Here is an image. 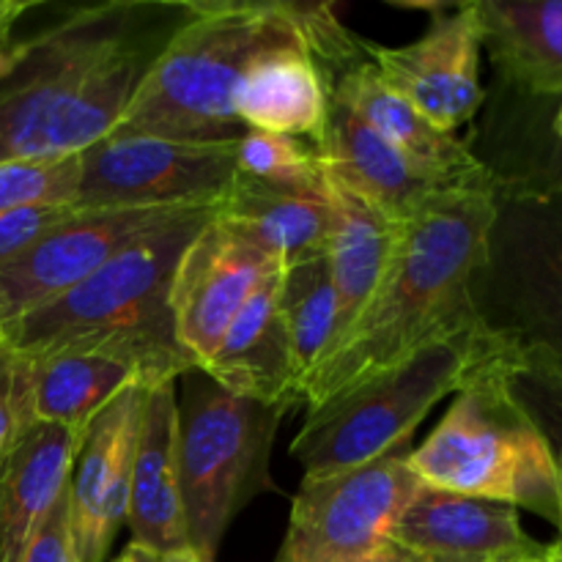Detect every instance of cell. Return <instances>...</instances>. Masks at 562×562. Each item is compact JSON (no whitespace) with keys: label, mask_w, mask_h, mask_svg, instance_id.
I'll use <instances>...</instances> for the list:
<instances>
[{"label":"cell","mask_w":562,"mask_h":562,"mask_svg":"<svg viewBox=\"0 0 562 562\" xmlns=\"http://www.w3.org/2000/svg\"><path fill=\"white\" fill-rule=\"evenodd\" d=\"M187 11L190 0H104L16 42L0 82V165L77 157L108 137Z\"/></svg>","instance_id":"cell-1"},{"label":"cell","mask_w":562,"mask_h":562,"mask_svg":"<svg viewBox=\"0 0 562 562\" xmlns=\"http://www.w3.org/2000/svg\"><path fill=\"white\" fill-rule=\"evenodd\" d=\"M499 187L448 190L401 223L398 245L376 294L302 384L305 409L428 346L481 333L472 278L486 258Z\"/></svg>","instance_id":"cell-2"},{"label":"cell","mask_w":562,"mask_h":562,"mask_svg":"<svg viewBox=\"0 0 562 562\" xmlns=\"http://www.w3.org/2000/svg\"><path fill=\"white\" fill-rule=\"evenodd\" d=\"M217 209L143 236L66 294L5 318L9 349L22 357L82 351L124 362L148 384L179 382L195 366L176 340L170 283L181 252Z\"/></svg>","instance_id":"cell-3"},{"label":"cell","mask_w":562,"mask_h":562,"mask_svg":"<svg viewBox=\"0 0 562 562\" xmlns=\"http://www.w3.org/2000/svg\"><path fill=\"white\" fill-rule=\"evenodd\" d=\"M329 5L289 0H190L184 22L113 132L168 140H239L234 91L256 55L316 42Z\"/></svg>","instance_id":"cell-4"},{"label":"cell","mask_w":562,"mask_h":562,"mask_svg":"<svg viewBox=\"0 0 562 562\" xmlns=\"http://www.w3.org/2000/svg\"><path fill=\"white\" fill-rule=\"evenodd\" d=\"M472 305L499 351L562 373V184L503 179Z\"/></svg>","instance_id":"cell-5"},{"label":"cell","mask_w":562,"mask_h":562,"mask_svg":"<svg viewBox=\"0 0 562 562\" xmlns=\"http://www.w3.org/2000/svg\"><path fill=\"white\" fill-rule=\"evenodd\" d=\"M409 467L423 486L532 510L558 527L547 448L505 393L492 340L488 357L459 390L448 415L420 448H412Z\"/></svg>","instance_id":"cell-6"},{"label":"cell","mask_w":562,"mask_h":562,"mask_svg":"<svg viewBox=\"0 0 562 562\" xmlns=\"http://www.w3.org/2000/svg\"><path fill=\"white\" fill-rule=\"evenodd\" d=\"M179 401V481L190 552L217 560L231 521L252 497L272 492L269 453L291 406L261 404L190 368Z\"/></svg>","instance_id":"cell-7"},{"label":"cell","mask_w":562,"mask_h":562,"mask_svg":"<svg viewBox=\"0 0 562 562\" xmlns=\"http://www.w3.org/2000/svg\"><path fill=\"white\" fill-rule=\"evenodd\" d=\"M488 357L483 329L470 338L445 340L409 360L305 409V423L291 442V456L305 475L371 464L412 442L428 412L464 387Z\"/></svg>","instance_id":"cell-8"},{"label":"cell","mask_w":562,"mask_h":562,"mask_svg":"<svg viewBox=\"0 0 562 562\" xmlns=\"http://www.w3.org/2000/svg\"><path fill=\"white\" fill-rule=\"evenodd\" d=\"M412 442L327 475H302L278 562H355L390 541L423 486L409 467Z\"/></svg>","instance_id":"cell-9"},{"label":"cell","mask_w":562,"mask_h":562,"mask_svg":"<svg viewBox=\"0 0 562 562\" xmlns=\"http://www.w3.org/2000/svg\"><path fill=\"white\" fill-rule=\"evenodd\" d=\"M239 140H168L110 132L80 154V209L217 203L228 195Z\"/></svg>","instance_id":"cell-10"},{"label":"cell","mask_w":562,"mask_h":562,"mask_svg":"<svg viewBox=\"0 0 562 562\" xmlns=\"http://www.w3.org/2000/svg\"><path fill=\"white\" fill-rule=\"evenodd\" d=\"M483 31L472 3L437 9L428 31L404 47L366 42V55L384 86L404 97L437 130L456 135L483 104Z\"/></svg>","instance_id":"cell-11"},{"label":"cell","mask_w":562,"mask_h":562,"mask_svg":"<svg viewBox=\"0 0 562 562\" xmlns=\"http://www.w3.org/2000/svg\"><path fill=\"white\" fill-rule=\"evenodd\" d=\"M206 206L214 203L80 209L25 256L0 267V285L9 296L11 316L66 294L137 239Z\"/></svg>","instance_id":"cell-12"},{"label":"cell","mask_w":562,"mask_h":562,"mask_svg":"<svg viewBox=\"0 0 562 562\" xmlns=\"http://www.w3.org/2000/svg\"><path fill=\"white\" fill-rule=\"evenodd\" d=\"M278 269V263L236 239L217 214L192 236L170 283L176 340L192 366H206L236 313Z\"/></svg>","instance_id":"cell-13"},{"label":"cell","mask_w":562,"mask_h":562,"mask_svg":"<svg viewBox=\"0 0 562 562\" xmlns=\"http://www.w3.org/2000/svg\"><path fill=\"white\" fill-rule=\"evenodd\" d=\"M148 387L151 384L126 387L80 434L66 488L80 562L108 560L115 536L126 525L132 459Z\"/></svg>","instance_id":"cell-14"},{"label":"cell","mask_w":562,"mask_h":562,"mask_svg":"<svg viewBox=\"0 0 562 562\" xmlns=\"http://www.w3.org/2000/svg\"><path fill=\"white\" fill-rule=\"evenodd\" d=\"M329 93L349 104L373 132L384 137L401 157L431 176L448 190H497L503 176L488 168L461 137L437 130L404 97L390 91L368 60L362 58L327 77Z\"/></svg>","instance_id":"cell-15"},{"label":"cell","mask_w":562,"mask_h":562,"mask_svg":"<svg viewBox=\"0 0 562 562\" xmlns=\"http://www.w3.org/2000/svg\"><path fill=\"white\" fill-rule=\"evenodd\" d=\"M349 27L329 14L316 42L283 44L256 55L234 91V115L250 132L313 140L327 119L329 86L318 55L349 38Z\"/></svg>","instance_id":"cell-16"},{"label":"cell","mask_w":562,"mask_h":562,"mask_svg":"<svg viewBox=\"0 0 562 562\" xmlns=\"http://www.w3.org/2000/svg\"><path fill=\"white\" fill-rule=\"evenodd\" d=\"M390 541L423 558L510 560L547 552L521 527L519 510L492 499L464 497L442 488L420 486L395 521Z\"/></svg>","instance_id":"cell-17"},{"label":"cell","mask_w":562,"mask_h":562,"mask_svg":"<svg viewBox=\"0 0 562 562\" xmlns=\"http://www.w3.org/2000/svg\"><path fill=\"white\" fill-rule=\"evenodd\" d=\"M318 159L329 179L349 187L393 223L420 214L448 187L417 170L379 132H373L349 104L329 93L327 119L313 137Z\"/></svg>","instance_id":"cell-18"},{"label":"cell","mask_w":562,"mask_h":562,"mask_svg":"<svg viewBox=\"0 0 562 562\" xmlns=\"http://www.w3.org/2000/svg\"><path fill=\"white\" fill-rule=\"evenodd\" d=\"M176 382H157L148 387L132 459L130 508L126 527L132 543L173 554L190 549L187 543L184 503L179 481V401Z\"/></svg>","instance_id":"cell-19"},{"label":"cell","mask_w":562,"mask_h":562,"mask_svg":"<svg viewBox=\"0 0 562 562\" xmlns=\"http://www.w3.org/2000/svg\"><path fill=\"white\" fill-rule=\"evenodd\" d=\"M280 272L283 269L272 272L258 285L201 371H206L220 387L241 398L294 409L302 406L300 373L278 311Z\"/></svg>","instance_id":"cell-20"},{"label":"cell","mask_w":562,"mask_h":562,"mask_svg":"<svg viewBox=\"0 0 562 562\" xmlns=\"http://www.w3.org/2000/svg\"><path fill=\"white\" fill-rule=\"evenodd\" d=\"M217 220L247 247L289 269L327 256L333 209L329 192L302 195L236 173L228 195L220 201Z\"/></svg>","instance_id":"cell-21"},{"label":"cell","mask_w":562,"mask_h":562,"mask_svg":"<svg viewBox=\"0 0 562 562\" xmlns=\"http://www.w3.org/2000/svg\"><path fill=\"white\" fill-rule=\"evenodd\" d=\"M80 434L33 420L0 472V562H20L69 486Z\"/></svg>","instance_id":"cell-22"},{"label":"cell","mask_w":562,"mask_h":562,"mask_svg":"<svg viewBox=\"0 0 562 562\" xmlns=\"http://www.w3.org/2000/svg\"><path fill=\"white\" fill-rule=\"evenodd\" d=\"M327 192L329 209H333L327 261L335 296H338V335H335V344H338L349 333L351 324L360 318L362 307L376 294L398 245L401 223L384 217L373 203L329 176Z\"/></svg>","instance_id":"cell-23"},{"label":"cell","mask_w":562,"mask_h":562,"mask_svg":"<svg viewBox=\"0 0 562 562\" xmlns=\"http://www.w3.org/2000/svg\"><path fill=\"white\" fill-rule=\"evenodd\" d=\"M483 49L508 86L527 97H562V0H475Z\"/></svg>","instance_id":"cell-24"},{"label":"cell","mask_w":562,"mask_h":562,"mask_svg":"<svg viewBox=\"0 0 562 562\" xmlns=\"http://www.w3.org/2000/svg\"><path fill=\"white\" fill-rule=\"evenodd\" d=\"M16 355V351H14ZM31 417L82 431L115 395L132 384H148L135 368L82 351H47L22 357Z\"/></svg>","instance_id":"cell-25"},{"label":"cell","mask_w":562,"mask_h":562,"mask_svg":"<svg viewBox=\"0 0 562 562\" xmlns=\"http://www.w3.org/2000/svg\"><path fill=\"white\" fill-rule=\"evenodd\" d=\"M278 311L289 335L302 395V384L322 366L338 335V296L327 256L280 272Z\"/></svg>","instance_id":"cell-26"},{"label":"cell","mask_w":562,"mask_h":562,"mask_svg":"<svg viewBox=\"0 0 562 562\" xmlns=\"http://www.w3.org/2000/svg\"><path fill=\"white\" fill-rule=\"evenodd\" d=\"M494 362H497L499 379H503L508 398L525 415V420L536 428L543 448H547L560 510L558 541L552 547L562 558V373L543 366V362L516 360V357L499 351L497 346H494Z\"/></svg>","instance_id":"cell-27"},{"label":"cell","mask_w":562,"mask_h":562,"mask_svg":"<svg viewBox=\"0 0 562 562\" xmlns=\"http://www.w3.org/2000/svg\"><path fill=\"white\" fill-rule=\"evenodd\" d=\"M236 162L239 173L274 190L327 195V170L311 140L247 130L239 137Z\"/></svg>","instance_id":"cell-28"},{"label":"cell","mask_w":562,"mask_h":562,"mask_svg":"<svg viewBox=\"0 0 562 562\" xmlns=\"http://www.w3.org/2000/svg\"><path fill=\"white\" fill-rule=\"evenodd\" d=\"M80 154L66 159H27L0 165V214L27 203L75 201Z\"/></svg>","instance_id":"cell-29"},{"label":"cell","mask_w":562,"mask_h":562,"mask_svg":"<svg viewBox=\"0 0 562 562\" xmlns=\"http://www.w3.org/2000/svg\"><path fill=\"white\" fill-rule=\"evenodd\" d=\"M77 212L80 206L75 201H53L27 203V206L0 214V267L25 256L31 247H36L44 236L60 228Z\"/></svg>","instance_id":"cell-30"},{"label":"cell","mask_w":562,"mask_h":562,"mask_svg":"<svg viewBox=\"0 0 562 562\" xmlns=\"http://www.w3.org/2000/svg\"><path fill=\"white\" fill-rule=\"evenodd\" d=\"M33 423L27 409L25 366L11 349L0 351V472L14 453L22 431Z\"/></svg>","instance_id":"cell-31"},{"label":"cell","mask_w":562,"mask_h":562,"mask_svg":"<svg viewBox=\"0 0 562 562\" xmlns=\"http://www.w3.org/2000/svg\"><path fill=\"white\" fill-rule=\"evenodd\" d=\"M20 562H80L75 549V538H71L69 497H66V492L60 494V499L53 505L47 519L42 521V527L36 530L33 541L27 543Z\"/></svg>","instance_id":"cell-32"},{"label":"cell","mask_w":562,"mask_h":562,"mask_svg":"<svg viewBox=\"0 0 562 562\" xmlns=\"http://www.w3.org/2000/svg\"><path fill=\"white\" fill-rule=\"evenodd\" d=\"M33 9L31 0H0V42L11 38V27L16 25L22 14Z\"/></svg>","instance_id":"cell-33"},{"label":"cell","mask_w":562,"mask_h":562,"mask_svg":"<svg viewBox=\"0 0 562 562\" xmlns=\"http://www.w3.org/2000/svg\"><path fill=\"white\" fill-rule=\"evenodd\" d=\"M417 558H420V554L409 552V549L401 547V543L387 541V543H382L379 549H373L371 554H366V558H360L355 562H417Z\"/></svg>","instance_id":"cell-34"},{"label":"cell","mask_w":562,"mask_h":562,"mask_svg":"<svg viewBox=\"0 0 562 562\" xmlns=\"http://www.w3.org/2000/svg\"><path fill=\"white\" fill-rule=\"evenodd\" d=\"M113 562H162V554H157L154 549L140 547V543H126L124 552L119 554Z\"/></svg>","instance_id":"cell-35"},{"label":"cell","mask_w":562,"mask_h":562,"mask_svg":"<svg viewBox=\"0 0 562 562\" xmlns=\"http://www.w3.org/2000/svg\"><path fill=\"white\" fill-rule=\"evenodd\" d=\"M14 60H16V42L14 38H3V42H0V82L11 75Z\"/></svg>","instance_id":"cell-36"},{"label":"cell","mask_w":562,"mask_h":562,"mask_svg":"<svg viewBox=\"0 0 562 562\" xmlns=\"http://www.w3.org/2000/svg\"><path fill=\"white\" fill-rule=\"evenodd\" d=\"M499 562H562V560L558 558V552H554L552 543H549L547 552H541V554H532V558H510V560H499Z\"/></svg>","instance_id":"cell-37"},{"label":"cell","mask_w":562,"mask_h":562,"mask_svg":"<svg viewBox=\"0 0 562 562\" xmlns=\"http://www.w3.org/2000/svg\"><path fill=\"white\" fill-rule=\"evenodd\" d=\"M162 562H201L195 558V554L190 552V549H184V552H173V554H165Z\"/></svg>","instance_id":"cell-38"},{"label":"cell","mask_w":562,"mask_h":562,"mask_svg":"<svg viewBox=\"0 0 562 562\" xmlns=\"http://www.w3.org/2000/svg\"><path fill=\"white\" fill-rule=\"evenodd\" d=\"M3 318H11V305H9V296H5L3 285H0V322Z\"/></svg>","instance_id":"cell-39"},{"label":"cell","mask_w":562,"mask_h":562,"mask_svg":"<svg viewBox=\"0 0 562 562\" xmlns=\"http://www.w3.org/2000/svg\"><path fill=\"white\" fill-rule=\"evenodd\" d=\"M417 562H488V560H470V558H417Z\"/></svg>","instance_id":"cell-40"},{"label":"cell","mask_w":562,"mask_h":562,"mask_svg":"<svg viewBox=\"0 0 562 562\" xmlns=\"http://www.w3.org/2000/svg\"><path fill=\"white\" fill-rule=\"evenodd\" d=\"M558 113H554V135H558V140L562 143V97L558 99Z\"/></svg>","instance_id":"cell-41"},{"label":"cell","mask_w":562,"mask_h":562,"mask_svg":"<svg viewBox=\"0 0 562 562\" xmlns=\"http://www.w3.org/2000/svg\"><path fill=\"white\" fill-rule=\"evenodd\" d=\"M3 322H5V318H3ZM3 322H0V351L9 349V340H5V327H3Z\"/></svg>","instance_id":"cell-42"},{"label":"cell","mask_w":562,"mask_h":562,"mask_svg":"<svg viewBox=\"0 0 562 562\" xmlns=\"http://www.w3.org/2000/svg\"><path fill=\"white\" fill-rule=\"evenodd\" d=\"M558 558H560V554H558ZM560 560H562V558H560Z\"/></svg>","instance_id":"cell-43"}]
</instances>
